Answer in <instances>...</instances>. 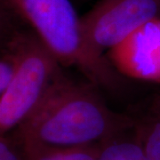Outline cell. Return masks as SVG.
Segmentation results:
<instances>
[{"label": "cell", "mask_w": 160, "mask_h": 160, "mask_svg": "<svg viewBox=\"0 0 160 160\" xmlns=\"http://www.w3.org/2000/svg\"><path fill=\"white\" fill-rule=\"evenodd\" d=\"M90 81L63 73L34 111L11 132L22 142L52 146L102 143L132 128V118L113 111Z\"/></svg>", "instance_id": "6da1fadb"}, {"label": "cell", "mask_w": 160, "mask_h": 160, "mask_svg": "<svg viewBox=\"0 0 160 160\" xmlns=\"http://www.w3.org/2000/svg\"><path fill=\"white\" fill-rule=\"evenodd\" d=\"M34 29L62 67L75 66L100 89L119 92L126 78L106 55L93 51L85 38L69 0H5Z\"/></svg>", "instance_id": "7a4b0ae2"}, {"label": "cell", "mask_w": 160, "mask_h": 160, "mask_svg": "<svg viewBox=\"0 0 160 160\" xmlns=\"http://www.w3.org/2000/svg\"><path fill=\"white\" fill-rule=\"evenodd\" d=\"M62 67L31 28L20 67L0 94V135L14 130L34 111L63 74Z\"/></svg>", "instance_id": "3957f363"}, {"label": "cell", "mask_w": 160, "mask_h": 160, "mask_svg": "<svg viewBox=\"0 0 160 160\" xmlns=\"http://www.w3.org/2000/svg\"><path fill=\"white\" fill-rule=\"evenodd\" d=\"M155 19H160V0H100L80 17V24L92 49L105 55L143 24Z\"/></svg>", "instance_id": "277c9868"}, {"label": "cell", "mask_w": 160, "mask_h": 160, "mask_svg": "<svg viewBox=\"0 0 160 160\" xmlns=\"http://www.w3.org/2000/svg\"><path fill=\"white\" fill-rule=\"evenodd\" d=\"M105 55L126 78L160 86V19L143 24Z\"/></svg>", "instance_id": "5b68a950"}, {"label": "cell", "mask_w": 160, "mask_h": 160, "mask_svg": "<svg viewBox=\"0 0 160 160\" xmlns=\"http://www.w3.org/2000/svg\"><path fill=\"white\" fill-rule=\"evenodd\" d=\"M126 113L148 160H160V90L148 94Z\"/></svg>", "instance_id": "8992f818"}, {"label": "cell", "mask_w": 160, "mask_h": 160, "mask_svg": "<svg viewBox=\"0 0 160 160\" xmlns=\"http://www.w3.org/2000/svg\"><path fill=\"white\" fill-rule=\"evenodd\" d=\"M20 142L27 160H99L102 144L63 147L22 141Z\"/></svg>", "instance_id": "52a82bcc"}, {"label": "cell", "mask_w": 160, "mask_h": 160, "mask_svg": "<svg viewBox=\"0 0 160 160\" xmlns=\"http://www.w3.org/2000/svg\"><path fill=\"white\" fill-rule=\"evenodd\" d=\"M99 160H148L133 129L122 132L101 144Z\"/></svg>", "instance_id": "ba28073f"}, {"label": "cell", "mask_w": 160, "mask_h": 160, "mask_svg": "<svg viewBox=\"0 0 160 160\" xmlns=\"http://www.w3.org/2000/svg\"><path fill=\"white\" fill-rule=\"evenodd\" d=\"M0 160H27L22 144L11 132L0 135Z\"/></svg>", "instance_id": "9c48e42d"}]
</instances>
